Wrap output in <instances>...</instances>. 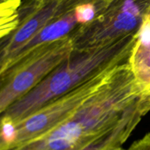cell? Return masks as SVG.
<instances>
[{"label":"cell","mask_w":150,"mask_h":150,"mask_svg":"<svg viewBox=\"0 0 150 150\" xmlns=\"http://www.w3.org/2000/svg\"><path fill=\"white\" fill-rule=\"evenodd\" d=\"M143 96L128 63L118 66L74 114L45 133L10 150L81 149L116 124Z\"/></svg>","instance_id":"cell-1"},{"label":"cell","mask_w":150,"mask_h":150,"mask_svg":"<svg viewBox=\"0 0 150 150\" xmlns=\"http://www.w3.org/2000/svg\"><path fill=\"white\" fill-rule=\"evenodd\" d=\"M136 34L106 45L74 49L59 66L37 86L7 107L1 116L18 123L52 100L93 76L127 63Z\"/></svg>","instance_id":"cell-2"},{"label":"cell","mask_w":150,"mask_h":150,"mask_svg":"<svg viewBox=\"0 0 150 150\" xmlns=\"http://www.w3.org/2000/svg\"><path fill=\"white\" fill-rule=\"evenodd\" d=\"M73 50L67 35L39 47L0 73V113L42 82Z\"/></svg>","instance_id":"cell-3"},{"label":"cell","mask_w":150,"mask_h":150,"mask_svg":"<svg viewBox=\"0 0 150 150\" xmlns=\"http://www.w3.org/2000/svg\"><path fill=\"white\" fill-rule=\"evenodd\" d=\"M150 10V0H108L92 21L70 34L76 50L106 45L136 34Z\"/></svg>","instance_id":"cell-4"},{"label":"cell","mask_w":150,"mask_h":150,"mask_svg":"<svg viewBox=\"0 0 150 150\" xmlns=\"http://www.w3.org/2000/svg\"><path fill=\"white\" fill-rule=\"evenodd\" d=\"M115 68L88 79L16 124L18 135L12 149L45 133L67 120L100 88Z\"/></svg>","instance_id":"cell-5"},{"label":"cell","mask_w":150,"mask_h":150,"mask_svg":"<svg viewBox=\"0 0 150 150\" xmlns=\"http://www.w3.org/2000/svg\"><path fill=\"white\" fill-rule=\"evenodd\" d=\"M61 1L41 0L35 10L17 29L1 38L0 70L40 31L53 20L65 13L61 7Z\"/></svg>","instance_id":"cell-6"},{"label":"cell","mask_w":150,"mask_h":150,"mask_svg":"<svg viewBox=\"0 0 150 150\" xmlns=\"http://www.w3.org/2000/svg\"><path fill=\"white\" fill-rule=\"evenodd\" d=\"M150 111V99L142 96L114 126L79 150H114L122 147L143 116Z\"/></svg>","instance_id":"cell-7"},{"label":"cell","mask_w":150,"mask_h":150,"mask_svg":"<svg viewBox=\"0 0 150 150\" xmlns=\"http://www.w3.org/2000/svg\"><path fill=\"white\" fill-rule=\"evenodd\" d=\"M127 63L142 96L150 99V10L136 32Z\"/></svg>","instance_id":"cell-8"},{"label":"cell","mask_w":150,"mask_h":150,"mask_svg":"<svg viewBox=\"0 0 150 150\" xmlns=\"http://www.w3.org/2000/svg\"><path fill=\"white\" fill-rule=\"evenodd\" d=\"M79 25L76 19L74 10L64 13L60 17L50 22L42 30L34 36L27 44H25L8 63L0 70V73L8 69L10 66L19 61L42 46L58 41L71 33L72 31Z\"/></svg>","instance_id":"cell-9"},{"label":"cell","mask_w":150,"mask_h":150,"mask_svg":"<svg viewBox=\"0 0 150 150\" xmlns=\"http://www.w3.org/2000/svg\"><path fill=\"white\" fill-rule=\"evenodd\" d=\"M16 125L9 118L1 116L0 150H10L17 138Z\"/></svg>","instance_id":"cell-10"},{"label":"cell","mask_w":150,"mask_h":150,"mask_svg":"<svg viewBox=\"0 0 150 150\" xmlns=\"http://www.w3.org/2000/svg\"><path fill=\"white\" fill-rule=\"evenodd\" d=\"M77 23L81 25L87 24L95 19L98 15V7L94 2L86 3L77 6L74 9Z\"/></svg>","instance_id":"cell-11"},{"label":"cell","mask_w":150,"mask_h":150,"mask_svg":"<svg viewBox=\"0 0 150 150\" xmlns=\"http://www.w3.org/2000/svg\"><path fill=\"white\" fill-rule=\"evenodd\" d=\"M125 150H150V132L133 142Z\"/></svg>","instance_id":"cell-12"},{"label":"cell","mask_w":150,"mask_h":150,"mask_svg":"<svg viewBox=\"0 0 150 150\" xmlns=\"http://www.w3.org/2000/svg\"><path fill=\"white\" fill-rule=\"evenodd\" d=\"M114 150H125V149H123L122 147H120V148L116 149H114Z\"/></svg>","instance_id":"cell-13"},{"label":"cell","mask_w":150,"mask_h":150,"mask_svg":"<svg viewBox=\"0 0 150 150\" xmlns=\"http://www.w3.org/2000/svg\"><path fill=\"white\" fill-rule=\"evenodd\" d=\"M10 1V0H0V2L1 3L5 2V1Z\"/></svg>","instance_id":"cell-14"},{"label":"cell","mask_w":150,"mask_h":150,"mask_svg":"<svg viewBox=\"0 0 150 150\" xmlns=\"http://www.w3.org/2000/svg\"><path fill=\"white\" fill-rule=\"evenodd\" d=\"M79 149H71V150H79Z\"/></svg>","instance_id":"cell-15"}]
</instances>
